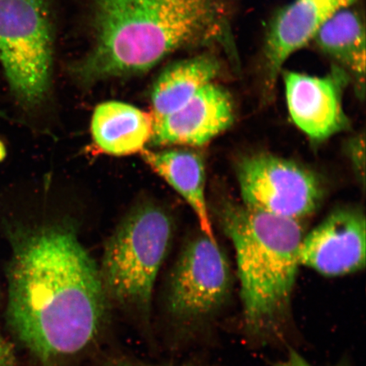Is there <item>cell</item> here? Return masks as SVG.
Wrapping results in <instances>:
<instances>
[{
  "label": "cell",
  "mask_w": 366,
  "mask_h": 366,
  "mask_svg": "<svg viewBox=\"0 0 366 366\" xmlns=\"http://www.w3.org/2000/svg\"><path fill=\"white\" fill-rule=\"evenodd\" d=\"M6 231L9 327L39 366H76L102 342L112 314L99 264L68 224Z\"/></svg>",
  "instance_id": "1"
},
{
  "label": "cell",
  "mask_w": 366,
  "mask_h": 366,
  "mask_svg": "<svg viewBox=\"0 0 366 366\" xmlns=\"http://www.w3.org/2000/svg\"><path fill=\"white\" fill-rule=\"evenodd\" d=\"M92 43L68 68L84 86L142 74L179 50L217 48L235 64L237 0H86Z\"/></svg>",
  "instance_id": "2"
},
{
  "label": "cell",
  "mask_w": 366,
  "mask_h": 366,
  "mask_svg": "<svg viewBox=\"0 0 366 366\" xmlns=\"http://www.w3.org/2000/svg\"><path fill=\"white\" fill-rule=\"evenodd\" d=\"M224 231L236 252L246 327L264 335L285 320L300 267L304 229L296 219L228 204Z\"/></svg>",
  "instance_id": "3"
},
{
  "label": "cell",
  "mask_w": 366,
  "mask_h": 366,
  "mask_svg": "<svg viewBox=\"0 0 366 366\" xmlns=\"http://www.w3.org/2000/svg\"><path fill=\"white\" fill-rule=\"evenodd\" d=\"M170 216L153 204L137 206L105 245L100 277L112 312L146 332L152 322L154 287L172 239Z\"/></svg>",
  "instance_id": "4"
},
{
  "label": "cell",
  "mask_w": 366,
  "mask_h": 366,
  "mask_svg": "<svg viewBox=\"0 0 366 366\" xmlns=\"http://www.w3.org/2000/svg\"><path fill=\"white\" fill-rule=\"evenodd\" d=\"M53 59L50 0H0V66L22 108L34 109L47 99Z\"/></svg>",
  "instance_id": "5"
},
{
  "label": "cell",
  "mask_w": 366,
  "mask_h": 366,
  "mask_svg": "<svg viewBox=\"0 0 366 366\" xmlns=\"http://www.w3.org/2000/svg\"><path fill=\"white\" fill-rule=\"evenodd\" d=\"M230 269L217 239L203 234L190 241L178 257L164 292L167 317L182 325L208 317L225 302Z\"/></svg>",
  "instance_id": "6"
},
{
  "label": "cell",
  "mask_w": 366,
  "mask_h": 366,
  "mask_svg": "<svg viewBox=\"0 0 366 366\" xmlns=\"http://www.w3.org/2000/svg\"><path fill=\"white\" fill-rule=\"evenodd\" d=\"M237 172L242 204L257 212L300 221L322 202L318 177L292 160L253 154L240 160Z\"/></svg>",
  "instance_id": "7"
},
{
  "label": "cell",
  "mask_w": 366,
  "mask_h": 366,
  "mask_svg": "<svg viewBox=\"0 0 366 366\" xmlns=\"http://www.w3.org/2000/svg\"><path fill=\"white\" fill-rule=\"evenodd\" d=\"M281 75L292 120L311 139H327L349 126L342 94L350 79L342 68L335 65L324 76L294 71Z\"/></svg>",
  "instance_id": "8"
},
{
  "label": "cell",
  "mask_w": 366,
  "mask_h": 366,
  "mask_svg": "<svg viewBox=\"0 0 366 366\" xmlns=\"http://www.w3.org/2000/svg\"><path fill=\"white\" fill-rule=\"evenodd\" d=\"M366 222L360 210H336L304 236L300 264L327 277L359 271L365 264Z\"/></svg>",
  "instance_id": "9"
},
{
  "label": "cell",
  "mask_w": 366,
  "mask_h": 366,
  "mask_svg": "<svg viewBox=\"0 0 366 366\" xmlns=\"http://www.w3.org/2000/svg\"><path fill=\"white\" fill-rule=\"evenodd\" d=\"M356 0H292L272 18L263 51L264 89L272 91L292 54L314 40L334 14Z\"/></svg>",
  "instance_id": "10"
},
{
  "label": "cell",
  "mask_w": 366,
  "mask_h": 366,
  "mask_svg": "<svg viewBox=\"0 0 366 366\" xmlns=\"http://www.w3.org/2000/svg\"><path fill=\"white\" fill-rule=\"evenodd\" d=\"M232 96L216 82L205 86L185 105L154 122L153 147H201L234 122Z\"/></svg>",
  "instance_id": "11"
},
{
  "label": "cell",
  "mask_w": 366,
  "mask_h": 366,
  "mask_svg": "<svg viewBox=\"0 0 366 366\" xmlns=\"http://www.w3.org/2000/svg\"><path fill=\"white\" fill-rule=\"evenodd\" d=\"M153 129L151 112L120 102L99 104L91 121L92 139L96 148L112 157L141 154L149 144Z\"/></svg>",
  "instance_id": "12"
},
{
  "label": "cell",
  "mask_w": 366,
  "mask_h": 366,
  "mask_svg": "<svg viewBox=\"0 0 366 366\" xmlns=\"http://www.w3.org/2000/svg\"><path fill=\"white\" fill-rule=\"evenodd\" d=\"M141 155L151 170L189 204L203 234L216 239L206 201V172L201 155L185 147L157 151L145 149Z\"/></svg>",
  "instance_id": "13"
},
{
  "label": "cell",
  "mask_w": 366,
  "mask_h": 366,
  "mask_svg": "<svg viewBox=\"0 0 366 366\" xmlns=\"http://www.w3.org/2000/svg\"><path fill=\"white\" fill-rule=\"evenodd\" d=\"M322 51L337 63L353 81L357 95L365 98L366 39L365 22L351 7L329 18L315 36Z\"/></svg>",
  "instance_id": "14"
},
{
  "label": "cell",
  "mask_w": 366,
  "mask_h": 366,
  "mask_svg": "<svg viewBox=\"0 0 366 366\" xmlns=\"http://www.w3.org/2000/svg\"><path fill=\"white\" fill-rule=\"evenodd\" d=\"M221 63L212 54H203L169 66L158 76L151 91L154 122L185 105L199 91L216 81Z\"/></svg>",
  "instance_id": "15"
},
{
  "label": "cell",
  "mask_w": 366,
  "mask_h": 366,
  "mask_svg": "<svg viewBox=\"0 0 366 366\" xmlns=\"http://www.w3.org/2000/svg\"><path fill=\"white\" fill-rule=\"evenodd\" d=\"M349 154L355 171L360 177L361 183L365 182V136L358 135L350 142Z\"/></svg>",
  "instance_id": "16"
},
{
  "label": "cell",
  "mask_w": 366,
  "mask_h": 366,
  "mask_svg": "<svg viewBox=\"0 0 366 366\" xmlns=\"http://www.w3.org/2000/svg\"><path fill=\"white\" fill-rule=\"evenodd\" d=\"M0 366H19L12 345L0 331Z\"/></svg>",
  "instance_id": "17"
},
{
  "label": "cell",
  "mask_w": 366,
  "mask_h": 366,
  "mask_svg": "<svg viewBox=\"0 0 366 366\" xmlns=\"http://www.w3.org/2000/svg\"><path fill=\"white\" fill-rule=\"evenodd\" d=\"M102 366H191V365H154L144 362L139 360L128 358L125 356H117L105 361Z\"/></svg>",
  "instance_id": "18"
},
{
  "label": "cell",
  "mask_w": 366,
  "mask_h": 366,
  "mask_svg": "<svg viewBox=\"0 0 366 366\" xmlns=\"http://www.w3.org/2000/svg\"><path fill=\"white\" fill-rule=\"evenodd\" d=\"M274 366H314L308 362L307 360H305L300 354L297 352L292 350L287 358L285 360L277 362ZM337 366H346L345 365H338Z\"/></svg>",
  "instance_id": "19"
},
{
  "label": "cell",
  "mask_w": 366,
  "mask_h": 366,
  "mask_svg": "<svg viewBox=\"0 0 366 366\" xmlns=\"http://www.w3.org/2000/svg\"><path fill=\"white\" fill-rule=\"evenodd\" d=\"M4 155H6V149H4V147L1 143H0V160H1Z\"/></svg>",
  "instance_id": "20"
}]
</instances>
